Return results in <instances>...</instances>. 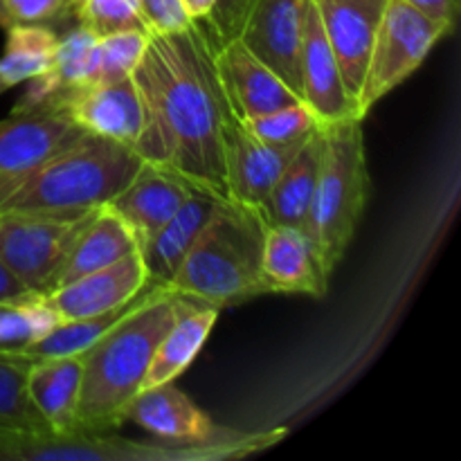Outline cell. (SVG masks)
Returning <instances> with one entry per match:
<instances>
[{
  "mask_svg": "<svg viewBox=\"0 0 461 461\" xmlns=\"http://www.w3.org/2000/svg\"><path fill=\"white\" fill-rule=\"evenodd\" d=\"M149 43V32L126 30L102 36L97 43V66L93 81L111 84V81L129 79L138 68ZM90 81V84H93Z\"/></svg>",
  "mask_w": 461,
  "mask_h": 461,
  "instance_id": "83f0119b",
  "label": "cell"
},
{
  "mask_svg": "<svg viewBox=\"0 0 461 461\" xmlns=\"http://www.w3.org/2000/svg\"><path fill=\"white\" fill-rule=\"evenodd\" d=\"M5 52L0 57V77L9 88L43 75L52 63L59 34L48 25L7 27Z\"/></svg>",
  "mask_w": 461,
  "mask_h": 461,
  "instance_id": "4316f807",
  "label": "cell"
},
{
  "mask_svg": "<svg viewBox=\"0 0 461 461\" xmlns=\"http://www.w3.org/2000/svg\"><path fill=\"white\" fill-rule=\"evenodd\" d=\"M84 133L52 104L14 106L0 122V187L30 174Z\"/></svg>",
  "mask_w": 461,
  "mask_h": 461,
  "instance_id": "9c48e42d",
  "label": "cell"
},
{
  "mask_svg": "<svg viewBox=\"0 0 461 461\" xmlns=\"http://www.w3.org/2000/svg\"><path fill=\"white\" fill-rule=\"evenodd\" d=\"M75 18L99 39L126 30L149 32L135 0H81Z\"/></svg>",
  "mask_w": 461,
  "mask_h": 461,
  "instance_id": "4dcf8cb0",
  "label": "cell"
},
{
  "mask_svg": "<svg viewBox=\"0 0 461 461\" xmlns=\"http://www.w3.org/2000/svg\"><path fill=\"white\" fill-rule=\"evenodd\" d=\"M192 192H196V187L178 174L144 162L138 176L106 207L129 225L138 248H142L178 212Z\"/></svg>",
  "mask_w": 461,
  "mask_h": 461,
  "instance_id": "ac0fdd59",
  "label": "cell"
},
{
  "mask_svg": "<svg viewBox=\"0 0 461 461\" xmlns=\"http://www.w3.org/2000/svg\"><path fill=\"white\" fill-rule=\"evenodd\" d=\"M408 3L426 14L428 18L439 23L448 34L453 32L455 23H457L459 0H408Z\"/></svg>",
  "mask_w": 461,
  "mask_h": 461,
  "instance_id": "d590c367",
  "label": "cell"
},
{
  "mask_svg": "<svg viewBox=\"0 0 461 461\" xmlns=\"http://www.w3.org/2000/svg\"><path fill=\"white\" fill-rule=\"evenodd\" d=\"M302 142H261L232 113L223 133V171L230 201L261 207Z\"/></svg>",
  "mask_w": 461,
  "mask_h": 461,
  "instance_id": "7c38bea8",
  "label": "cell"
},
{
  "mask_svg": "<svg viewBox=\"0 0 461 461\" xmlns=\"http://www.w3.org/2000/svg\"><path fill=\"white\" fill-rule=\"evenodd\" d=\"M124 421L138 423L149 435L171 441L207 439L221 430L174 383L140 390L126 405Z\"/></svg>",
  "mask_w": 461,
  "mask_h": 461,
  "instance_id": "d6986e66",
  "label": "cell"
},
{
  "mask_svg": "<svg viewBox=\"0 0 461 461\" xmlns=\"http://www.w3.org/2000/svg\"><path fill=\"white\" fill-rule=\"evenodd\" d=\"M219 313L221 309H216V306L203 304V302L187 297L178 318L174 320V324L167 329L162 340L158 342L156 354H153L149 372L144 376L142 390L174 383L201 354L216 320H219Z\"/></svg>",
  "mask_w": 461,
  "mask_h": 461,
  "instance_id": "7402d4cb",
  "label": "cell"
},
{
  "mask_svg": "<svg viewBox=\"0 0 461 461\" xmlns=\"http://www.w3.org/2000/svg\"><path fill=\"white\" fill-rule=\"evenodd\" d=\"M286 430H219L196 441L122 439L115 432H68V435H0V461H219L239 459L270 448Z\"/></svg>",
  "mask_w": 461,
  "mask_h": 461,
  "instance_id": "5b68a950",
  "label": "cell"
},
{
  "mask_svg": "<svg viewBox=\"0 0 461 461\" xmlns=\"http://www.w3.org/2000/svg\"><path fill=\"white\" fill-rule=\"evenodd\" d=\"M367 194L363 120L347 117L322 126V160L306 232L313 239L329 273L336 270L354 241Z\"/></svg>",
  "mask_w": 461,
  "mask_h": 461,
  "instance_id": "8992f818",
  "label": "cell"
},
{
  "mask_svg": "<svg viewBox=\"0 0 461 461\" xmlns=\"http://www.w3.org/2000/svg\"><path fill=\"white\" fill-rule=\"evenodd\" d=\"M183 5H185V12L189 14L192 21H203V18L210 16L216 0H183Z\"/></svg>",
  "mask_w": 461,
  "mask_h": 461,
  "instance_id": "8d00e7d4",
  "label": "cell"
},
{
  "mask_svg": "<svg viewBox=\"0 0 461 461\" xmlns=\"http://www.w3.org/2000/svg\"><path fill=\"white\" fill-rule=\"evenodd\" d=\"M187 297L156 288L81 354L75 432H115L129 401L142 390L158 342Z\"/></svg>",
  "mask_w": 461,
  "mask_h": 461,
  "instance_id": "7a4b0ae2",
  "label": "cell"
},
{
  "mask_svg": "<svg viewBox=\"0 0 461 461\" xmlns=\"http://www.w3.org/2000/svg\"><path fill=\"white\" fill-rule=\"evenodd\" d=\"M131 79L142 106V129L133 144L138 156L228 201L223 133L232 111L203 27L192 21L185 30L149 34Z\"/></svg>",
  "mask_w": 461,
  "mask_h": 461,
  "instance_id": "6da1fadb",
  "label": "cell"
},
{
  "mask_svg": "<svg viewBox=\"0 0 461 461\" xmlns=\"http://www.w3.org/2000/svg\"><path fill=\"white\" fill-rule=\"evenodd\" d=\"M219 201L221 198L196 189V192L189 194L187 201L178 207V212L140 248L149 282L162 288L169 286V282L183 264L185 255L196 241L198 232L207 223Z\"/></svg>",
  "mask_w": 461,
  "mask_h": 461,
  "instance_id": "ffe728a7",
  "label": "cell"
},
{
  "mask_svg": "<svg viewBox=\"0 0 461 461\" xmlns=\"http://www.w3.org/2000/svg\"><path fill=\"white\" fill-rule=\"evenodd\" d=\"M133 147L84 133L30 174L0 187L5 212H88L108 205L142 169Z\"/></svg>",
  "mask_w": 461,
  "mask_h": 461,
  "instance_id": "3957f363",
  "label": "cell"
},
{
  "mask_svg": "<svg viewBox=\"0 0 461 461\" xmlns=\"http://www.w3.org/2000/svg\"><path fill=\"white\" fill-rule=\"evenodd\" d=\"M320 160H322V126L302 142L293 160L273 185L259 212L268 225L309 228L311 205L318 187Z\"/></svg>",
  "mask_w": 461,
  "mask_h": 461,
  "instance_id": "44dd1931",
  "label": "cell"
},
{
  "mask_svg": "<svg viewBox=\"0 0 461 461\" xmlns=\"http://www.w3.org/2000/svg\"><path fill=\"white\" fill-rule=\"evenodd\" d=\"M12 25H48L75 21V12L68 0H3Z\"/></svg>",
  "mask_w": 461,
  "mask_h": 461,
  "instance_id": "1f68e13d",
  "label": "cell"
},
{
  "mask_svg": "<svg viewBox=\"0 0 461 461\" xmlns=\"http://www.w3.org/2000/svg\"><path fill=\"white\" fill-rule=\"evenodd\" d=\"M5 90H9V86L5 84V79H3V77H0V95H3Z\"/></svg>",
  "mask_w": 461,
  "mask_h": 461,
  "instance_id": "ab89813d",
  "label": "cell"
},
{
  "mask_svg": "<svg viewBox=\"0 0 461 461\" xmlns=\"http://www.w3.org/2000/svg\"><path fill=\"white\" fill-rule=\"evenodd\" d=\"M41 295L32 293L7 266L0 261V304H32V302L39 300Z\"/></svg>",
  "mask_w": 461,
  "mask_h": 461,
  "instance_id": "e575fe53",
  "label": "cell"
},
{
  "mask_svg": "<svg viewBox=\"0 0 461 461\" xmlns=\"http://www.w3.org/2000/svg\"><path fill=\"white\" fill-rule=\"evenodd\" d=\"M39 104H52L81 131L133 147L142 129V106L133 79L81 84Z\"/></svg>",
  "mask_w": 461,
  "mask_h": 461,
  "instance_id": "8fae6325",
  "label": "cell"
},
{
  "mask_svg": "<svg viewBox=\"0 0 461 461\" xmlns=\"http://www.w3.org/2000/svg\"><path fill=\"white\" fill-rule=\"evenodd\" d=\"M149 34H169L185 30L192 23L183 0H135Z\"/></svg>",
  "mask_w": 461,
  "mask_h": 461,
  "instance_id": "836d02e7",
  "label": "cell"
},
{
  "mask_svg": "<svg viewBox=\"0 0 461 461\" xmlns=\"http://www.w3.org/2000/svg\"><path fill=\"white\" fill-rule=\"evenodd\" d=\"M248 5H250V0H216L210 16L196 21L203 27L207 39H210L212 48H219L225 41L237 39L243 18H246Z\"/></svg>",
  "mask_w": 461,
  "mask_h": 461,
  "instance_id": "d6a6232c",
  "label": "cell"
},
{
  "mask_svg": "<svg viewBox=\"0 0 461 461\" xmlns=\"http://www.w3.org/2000/svg\"><path fill=\"white\" fill-rule=\"evenodd\" d=\"M300 95L302 104L320 122V126L356 117L354 104L347 95L336 54L324 34L315 0L306 3L300 41ZM360 120V117H358Z\"/></svg>",
  "mask_w": 461,
  "mask_h": 461,
  "instance_id": "5bb4252c",
  "label": "cell"
},
{
  "mask_svg": "<svg viewBox=\"0 0 461 461\" xmlns=\"http://www.w3.org/2000/svg\"><path fill=\"white\" fill-rule=\"evenodd\" d=\"M0 27H3V30L12 27V21H9L7 12H5V7H3V0H0Z\"/></svg>",
  "mask_w": 461,
  "mask_h": 461,
  "instance_id": "74e56055",
  "label": "cell"
},
{
  "mask_svg": "<svg viewBox=\"0 0 461 461\" xmlns=\"http://www.w3.org/2000/svg\"><path fill=\"white\" fill-rule=\"evenodd\" d=\"M138 250V241L129 225L111 207H99L79 232L77 241L72 243L70 252L54 279L52 291L63 284L84 277V275L117 264Z\"/></svg>",
  "mask_w": 461,
  "mask_h": 461,
  "instance_id": "603a6c76",
  "label": "cell"
},
{
  "mask_svg": "<svg viewBox=\"0 0 461 461\" xmlns=\"http://www.w3.org/2000/svg\"><path fill=\"white\" fill-rule=\"evenodd\" d=\"M34 360L23 351H0V430L48 435L50 426L27 394V374Z\"/></svg>",
  "mask_w": 461,
  "mask_h": 461,
  "instance_id": "484cf974",
  "label": "cell"
},
{
  "mask_svg": "<svg viewBox=\"0 0 461 461\" xmlns=\"http://www.w3.org/2000/svg\"><path fill=\"white\" fill-rule=\"evenodd\" d=\"M59 318L39 300L32 304H0V351H23L57 327Z\"/></svg>",
  "mask_w": 461,
  "mask_h": 461,
  "instance_id": "f1b7e54d",
  "label": "cell"
},
{
  "mask_svg": "<svg viewBox=\"0 0 461 461\" xmlns=\"http://www.w3.org/2000/svg\"><path fill=\"white\" fill-rule=\"evenodd\" d=\"M79 3H81V0H68V5H70V7H72V12H77Z\"/></svg>",
  "mask_w": 461,
  "mask_h": 461,
  "instance_id": "f35d334b",
  "label": "cell"
},
{
  "mask_svg": "<svg viewBox=\"0 0 461 461\" xmlns=\"http://www.w3.org/2000/svg\"><path fill=\"white\" fill-rule=\"evenodd\" d=\"M97 210L5 212L0 214V261L32 293L45 295L52 291L72 243Z\"/></svg>",
  "mask_w": 461,
  "mask_h": 461,
  "instance_id": "52a82bcc",
  "label": "cell"
},
{
  "mask_svg": "<svg viewBox=\"0 0 461 461\" xmlns=\"http://www.w3.org/2000/svg\"><path fill=\"white\" fill-rule=\"evenodd\" d=\"M266 223L259 207L219 201L167 291L216 309L264 295L261 255Z\"/></svg>",
  "mask_w": 461,
  "mask_h": 461,
  "instance_id": "277c9868",
  "label": "cell"
},
{
  "mask_svg": "<svg viewBox=\"0 0 461 461\" xmlns=\"http://www.w3.org/2000/svg\"><path fill=\"white\" fill-rule=\"evenodd\" d=\"M315 5L356 111L387 0H315Z\"/></svg>",
  "mask_w": 461,
  "mask_h": 461,
  "instance_id": "9a60e30c",
  "label": "cell"
},
{
  "mask_svg": "<svg viewBox=\"0 0 461 461\" xmlns=\"http://www.w3.org/2000/svg\"><path fill=\"white\" fill-rule=\"evenodd\" d=\"M331 273L324 268L320 252L306 230L291 225H268L261 255L264 295L324 297Z\"/></svg>",
  "mask_w": 461,
  "mask_h": 461,
  "instance_id": "e0dca14e",
  "label": "cell"
},
{
  "mask_svg": "<svg viewBox=\"0 0 461 461\" xmlns=\"http://www.w3.org/2000/svg\"><path fill=\"white\" fill-rule=\"evenodd\" d=\"M216 75L230 111L241 122L300 104V95L239 39L214 48Z\"/></svg>",
  "mask_w": 461,
  "mask_h": 461,
  "instance_id": "30bf717a",
  "label": "cell"
},
{
  "mask_svg": "<svg viewBox=\"0 0 461 461\" xmlns=\"http://www.w3.org/2000/svg\"><path fill=\"white\" fill-rule=\"evenodd\" d=\"M306 3L309 0H250L237 36L297 95H300V41Z\"/></svg>",
  "mask_w": 461,
  "mask_h": 461,
  "instance_id": "4fadbf2b",
  "label": "cell"
},
{
  "mask_svg": "<svg viewBox=\"0 0 461 461\" xmlns=\"http://www.w3.org/2000/svg\"><path fill=\"white\" fill-rule=\"evenodd\" d=\"M0 435H3V430H0Z\"/></svg>",
  "mask_w": 461,
  "mask_h": 461,
  "instance_id": "60d3db41",
  "label": "cell"
},
{
  "mask_svg": "<svg viewBox=\"0 0 461 461\" xmlns=\"http://www.w3.org/2000/svg\"><path fill=\"white\" fill-rule=\"evenodd\" d=\"M147 284V268H144L142 255L138 250L117 264L95 270V273L45 293L39 297V302L57 315L59 322L93 318V315L106 313V311L133 300Z\"/></svg>",
  "mask_w": 461,
  "mask_h": 461,
  "instance_id": "2e32d148",
  "label": "cell"
},
{
  "mask_svg": "<svg viewBox=\"0 0 461 461\" xmlns=\"http://www.w3.org/2000/svg\"><path fill=\"white\" fill-rule=\"evenodd\" d=\"M446 34L448 32L439 23L419 12L408 0H387L374 39L363 88L356 102V115L365 120L374 104L381 102L419 70L437 41Z\"/></svg>",
  "mask_w": 461,
  "mask_h": 461,
  "instance_id": "ba28073f",
  "label": "cell"
},
{
  "mask_svg": "<svg viewBox=\"0 0 461 461\" xmlns=\"http://www.w3.org/2000/svg\"><path fill=\"white\" fill-rule=\"evenodd\" d=\"M97 43L99 36H95L81 23H77L66 34L59 36L52 63L43 75L30 79V86H27L25 95L18 99L16 108L34 106V104L63 93V90L90 84L95 77V66H97Z\"/></svg>",
  "mask_w": 461,
  "mask_h": 461,
  "instance_id": "d4e9b609",
  "label": "cell"
},
{
  "mask_svg": "<svg viewBox=\"0 0 461 461\" xmlns=\"http://www.w3.org/2000/svg\"><path fill=\"white\" fill-rule=\"evenodd\" d=\"M248 131L261 142L268 144H293L302 142L309 138L311 133L320 129V122L315 120L313 113L304 106V104H293V106L277 108L266 115L252 117V120L243 122Z\"/></svg>",
  "mask_w": 461,
  "mask_h": 461,
  "instance_id": "f546056e",
  "label": "cell"
},
{
  "mask_svg": "<svg viewBox=\"0 0 461 461\" xmlns=\"http://www.w3.org/2000/svg\"><path fill=\"white\" fill-rule=\"evenodd\" d=\"M79 385L81 356H59L32 363L27 394L54 435L75 432Z\"/></svg>",
  "mask_w": 461,
  "mask_h": 461,
  "instance_id": "cb8c5ba5",
  "label": "cell"
}]
</instances>
